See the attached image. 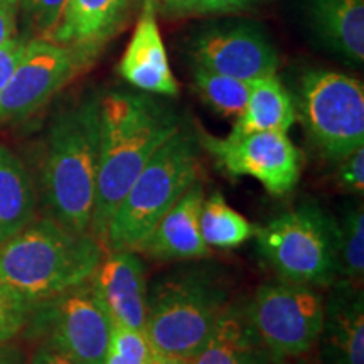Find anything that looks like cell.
Returning <instances> with one entry per match:
<instances>
[{
  "label": "cell",
  "instance_id": "cell-8",
  "mask_svg": "<svg viewBox=\"0 0 364 364\" xmlns=\"http://www.w3.org/2000/svg\"><path fill=\"white\" fill-rule=\"evenodd\" d=\"M300 108L309 135L331 161L364 147V88L353 76L314 70L300 81Z\"/></svg>",
  "mask_w": 364,
  "mask_h": 364
},
{
  "label": "cell",
  "instance_id": "cell-9",
  "mask_svg": "<svg viewBox=\"0 0 364 364\" xmlns=\"http://www.w3.org/2000/svg\"><path fill=\"white\" fill-rule=\"evenodd\" d=\"M112 326L88 280L34 306L26 327L80 364H103Z\"/></svg>",
  "mask_w": 364,
  "mask_h": 364
},
{
  "label": "cell",
  "instance_id": "cell-24",
  "mask_svg": "<svg viewBox=\"0 0 364 364\" xmlns=\"http://www.w3.org/2000/svg\"><path fill=\"white\" fill-rule=\"evenodd\" d=\"M338 275L361 285L364 277V211L363 204L346 206L338 221Z\"/></svg>",
  "mask_w": 364,
  "mask_h": 364
},
{
  "label": "cell",
  "instance_id": "cell-19",
  "mask_svg": "<svg viewBox=\"0 0 364 364\" xmlns=\"http://www.w3.org/2000/svg\"><path fill=\"white\" fill-rule=\"evenodd\" d=\"M312 33L329 51L361 66L364 61V0H306Z\"/></svg>",
  "mask_w": 364,
  "mask_h": 364
},
{
  "label": "cell",
  "instance_id": "cell-6",
  "mask_svg": "<svg viewBox=\"0 0 364 364\" xmlns=\"http://www.w3.org/2000/svg\"><path fill=\"white\" fill-rule=\"evenodd\" d=\"M258 252L280 279L331 287L338 275V220L316 203L300 204L255 231Z\"/></svg>",
  "mask_w": 364,
  "mask_h": 364
},
{
  "label": "cell",
  "instance_id": "cell-18",
  "mask_svg": "<svg viewBox=\"0 0 364 364\" xmlns=\"http://www.w3.org/2000/svg\"><path fill=\"white\" fill-rule=\"evenodd\" d=\"M191 364H275L255 332L245 302H228Z\"/></svg>",
  "mask_w": 364,
  "mask_h": 364
},
{
  "label": "cell",
  "instance_id": "cell-37",
  "mask_svg": "<svg viewBox=\"0 0 364 364\" xmlns=\"http://www.w3.org/2000/svg\"><path fill=\"white\" fill-rule=\"evenodd\" d=\"M292 364H309L307 361H304V359H300V358H297V361L295 363H292Z\"/></svg>",
  "mask_w": 364,
  "mask_h": 364
},
{
  "label": "cell",
  "instance_id": "cell-34",
  "mask_svg": "<svg viewBox=\"0 0 364 364\" xmlns=\"http://www.w3.org/2000/svg\"><path fill=\"white\" fill-rule=\"evenodd\" d=\"M149 364H191V359L172 356V354H162L152 349V356H150Z\"/></svg>",
  "mask_w": 364,
  "mask_h": 364
},
{
  "label": "cell",
  "instance_id": "cell-23",
  "mask_svg": "<svg viewBox=\"0 0 364 364\" xmlns=\"http://www.w3.org/2000/svg\"><path fill=\"white\" fill-rule=\"evenodd\" d=\"M193 81L199 97L223 117L238 118L247 107L252 83L196 66Z\"/></svg>",
  "mask_w": 364,
  "mask_h": 364
},
{
  "label": "cell",
  "instance_id": "cell-29",
  "mask_svg": "<svg viewBox=\"0 0 364 364\" xmlns=\"http://www.w3.org/2000/svg\"><path fill=\"white\" fill-rule=\"evenodd\" d=\"M27 44V39L24 38H12L9 39L6 44L0 46V91L7 85L9 78H11L14 68L17 66L19 59L24 53Z\"/></svg>",
  "mask_w": 364,
  "mask_h": 364
},
{
  "label": "cell",
  "instance_id": "cell-20",
  "mask_svg": "<svg viewBox=\"0 0 364 364\" xmlns=\"http://www.w3.org/2000/svg\"><path fill=\"white\" fill-rule=\"evenodd\" d=\"M297 120L294 100L277 75L252 83L247 107L236 118L228 136H241L255 132H282L287 134Z\"/></svg>",
  "mask_w": 364,
  "mask_h": 364
},
{
  "label": "cell",
  "instance_id": "cell-26",
  "mask_svg": "<svg viewBox=\"0 0 364 364\" xmlns=\"http://www.w3.org/2000/svg\"><path fill=\"white\" fill-rule=\"evenodd\" d=\"M68 0H19L24 24L38 38L49 39L61 21Z\"/></svg>",
  "mask_w": 364,
  "mask_h": 364
},
{
  "label": "cell",
  "instance_id": "cell-33",
  "mask_svg": "<svg viewBox=\"0 0 364 364\" xmlns=\"http://www.w3.org/2000/svg\"><path fill=\"white\" fill-rule=\"evenodd\" d=\"M156 12L167 14V16H188L194 14L193 0H150Z\"/></svg>",
  "mask_w": 364,
  "mask_h": 364
},
{
  "label": "cell",
  "instance_id": "cell-2",
  "mask_svg": "<svg viewBox=\"0 0 364 364\" xmlns=\"http://www.w3.org/2000/svg\"><path fill=\"white\" fill-rule=\"evenodd\" d=\"M103 255L91 233L43 218L0 245V280L34 307L88 282Z\"/></svg>",
  "mask_w": 364,
  "mask_h": 364
},
{
  "label": "cell",
  "instance_id": "cell-25",
  "mask_svg": "<svg viewBox=\"0 0 364 364\" xmlns=\"http://www.w3.org/2000/svg\"><path fill=\"white\" fill-rule=\"evenodd\" d=\"M152 346L144 331L113 322L103 364H149Z\"/></svg>",
  "mask_w": 364,
  "mask_h": 364
},
{
  "label": "cell",
  "instance_id": "cell-5",
  "mask_svg": "<svg viewBox=\"0 0 364 364\" xmlns=\"http://www.w3.org/2000/svg\"><path fill=\"white\" fill-rule=\"evenodd\" d=\"M198 172L196 136L181 127L132 182L108 223L103 247L108 250L134 248L199 179Z\"/></svg>",
  "mask_w": 364,
  "mask_h": 364
},
{
  "label": "cell",
  "instance_id": "cell-27",
  "mask_svg": "<svg viewBox=\"0 0 364 364\" xmlns=\"http://www.w3.org/2000/svg\"><path fill=\"white\" fill-rule=\"evenodd\" d=\"M33 306L0 280V344H7L26 329Z\"/></svg>",
  "mask_w": 364,
  "mask_h": 364
},
{
  "label": "cell",
  "instance_id": "cell-21",
  "mask_svg": "<svg viewBox=\"0 0 364 364\" xmlns=\"http://www.w3.org/2000/svg\"><path fill=\"white\" fill-rule=\"evenodd\" d=\"M36 208L29 171L11 149L0 144V245L36 220Z\"/></svg>",
  "mask_w": 364,
  "mask_h": 364
},
{
  "label": "cell",
  "instance_id": "cell-3",
  "mask_svg": "<svg viewBox=\"0 0 364 364\" xmlns=\"http://www.w3.org/2000/svg\"><path fill=\"white\" fill-rule=\"evenodd\" d=\"M100 161V98L63 108L48 134L43 194L49 218L78 233H90Z\"/></svg>",
  "mask_w": 364,
  "mask_h": 364
},
{
  "label": "cell",
  "instance_id": "cell-11",
  "mask_svg": "<svg viewBox=\"0 0 364 364\" xmlns=\"http://www.w3.org/2000/svg\"><path fill=\"white\" fill-rule=\"evenodd\" d=\"M203 147L228 176H248L272 196L290 193L300 179V152L282 132H255L241 136H201Z\"/></svg>",
  "mask_w": 364,
  "mask_h": 364
},
{
  "label": "cell",
  "instance_id": "cell-1",
  "mask_svg": "<svg viewBox=\"0 0 364 364\" xmlns=\"http://www.w3.org/2000/svg\"><path fill=\"white\" fill-rule=\"evenodd\" d=\"M179 129L176 113L149 95L112 91L100 98V161L90 225L100 243L132 182Z\"/></svg>",
  "mask_w": 364,
  "mask_h": 364
},
{
  "label": "cell",
  "instance_id": "cell-31",
  "mask_svg": "<svg viewBox=\"0 0 364 364\" xmlns=\"http://www.w3.org/2000/svg\"><path fill=\"white\" fill-rule=\"evenodd\" d=\"M17 33V11L0 0V46L9 39L16 38Z\"/></svg>",
  "mask_w": 364,
  "mask_h": 364
},
{
  "label": "cell",
  "instance_id": "cell-35",
  "mask_svg": "<svg viewBox=\"0 0 364 364\" xmlns=\"http://www.w3.org/2000/svg\"><path fill=\"white\" fill-rule=\"evenodd\" d=\"M0 364H24V361L17 349L0 344Z\"/></svg>",
  "mask_w": 364,
  "mask_h": 364
},
{
  "label": "cell",
  "instance_id": "cell-15",
  "mask_svg": "<svg viewBox=\"0 0 364 364\" xmlns=\"http://www.w3.org/2000/svg\"><path fill=\"white\" fill-rule=\"evenodd\" d=\"M324 300V322L317 343L324 364H364L363 287L338 279Z\"/></svg>",
  "mask_w": 364,
  "mask_h": 364
},
{
  "label": "cell",
  "instance_id": "cell-17",
  "mask_svg": "<svg viewBox=\"0 0 364 364\" xmlns=\"http://www.w3.org/2000/svg\"><path fill=\"white\" fill-rule=\"evenodd\" d=\"M132 0H68L51 41L73 48L86 63L110 41L129 12Z\"/></svg>",
  "mask_w": 364,
  "mask_h": 364
},
{
  "label": "cell",
  "instance_id": "cell-12",
  "mask_svg": "<svg viewBox=\"0 0 364 364\" xmlns=\"http://www.w3.org/2000/svg\"><path fill=\"white\" fill-rule=\"evenodd\" d=\"M196 66L253 81L277 75L279 54L262 31L250 26L213 29L199 34L191 46Z\"/></svg>",
  "mask_w": 364,
  "mask_h": 364
},
{
  "label": "cell",
  "instance_id": "cell-14",
  "mask_svg": "<svg viewBox=\"0 0 364 364\" xmlns=\"http://www.w3.org/2000/svg\"><path fill=\"white\" fill-rule=\"evenodd\" d=\"M203 201L204 186L198 179L132 250L162 262L206 258L209 248L199 226Z\"/></svg>",
  "mask_w": 364,
  "mask_h": 364
},
{
  "label": "cell",
  "instance_id": "cell-13",
  "mask_svg": "<svg viewBox=\"0 0 364 364\" xmlns=\"http://www.w3.org/2000/svg\"><path fill=\"white\" fill-rule=\"evenodd\" d=\"M90 285L115 324L144 331L149 285L142 255L134 250H108Z\"/></svg>",
  "mask_w": 364,
  "mask_h": 364
},
{
  "label": "cell",
  "instance_id": "cell-22",
  "mask_svg": "<svg viewBox=\"0 0 364 364\" xmlns=\"http://www.w3.org/2000/svg\"><path fill=\"white\" fill-rule=\"evenodd\" d=\"M199 226L208 248L218 250L238 248L255 236L257 231V228L235 211L220 193L204 198Z\"/></svg>",
  "mask_w": 364,
  "mask_h": 364
},
{
  "label": "cell",
  "instance_id": "cell-32",
  "mask_svg": "<svg viewBox=\"0 0 364 364\" xmlns=\"http://www.w3.org/2000/svg\"><path fill=\"white\" fill-rule=\"evenodd\" d=\"M29 364H80V363L75 361V359L70 356H66V354H63L61 351H58V349L51 348V346L43 344L38 351L34 353V356L29 361Z\"/></svg>",
  "mask_w": 364,
  "mask_h": 364
},
{
  "label": "cell",
  "instance_id": "cell-28",
  "mask_svg": "<svg viewBox=\"0 0 364 364\" xmlns=\"http://www.w3.org/2000/svg\"><path fill=\"white\" fill-rule=\"evenodd\" d=\"M339 186L349 193L363 196L364 191V147L354 150L353 154L339 161L338 169Z\"/></svg>",
  "mask_w": 364,
  "mask_h": 364
},
{
  "label": "cell",
  "instance_id": "cell-30",
  "mask_svg": "<svg viewBox=\"0 0 364 364\" xmlns=\"http://www.w3.org/2000/svg\"><path fill=\"white\" fill-rule=\"evenodd\" d=\"M260 0H193L194 14L236 12L253 7Z\"/></svg>",
  "mask_w": 364,
  "mask_h": 364
},
{
  "label": "cell",
  "instance_id": "cell-4",
  "mask_svg": "<svg viewBox=\"0 0 364 364\" xmlns=\"http://www.w3.org/2000/svg\"><path fill=\"white\" fill-rule=\"evenodd\" d=\"M228 287L211 267L177 268L149 287L144 332L154 351L193 359L228 306Z\"/></svg>",
  "mask_w": 364,
  "mask_h": 364
},
{
  "label": "cell",
  "instance_id": "cell-10",
  "mask_svg": "<svg viewBox=\"0 0 364 364\" xmlns=\"http://www.w3.org/2000/svg\"><path fill=\"white\" fill-rule=\"evenodd\" d=\"M88 63L68 46L51 39H27L26 49L0 91V122L31 117Z\"/></svg>",
  "mask_w": 364,
  "mask_h": 364
},
{
  "label": "cell",
  "instance_id": "cell-7",
  "mask_svg": "<svg viewBox=\"0 0 364 364\" xmlns=\"http://www.w3.org/2000/svg\"><path fill=\"white\" fill-rule=\"evenodd\" d=\"M247 314L275 364L302 358L317 344L324 322V299L314 287L273 279L262 284Z\"/></svg>",
  "mask_w": 364,
  "mask_h": 364
},
{
  "label": "cell",
  "instance_id": "cell-36",
  "mask_svg": "<svg viewBox=\"0 0 364 364\" xmlns=\"http://www.w3.org/2000/svg\"><path fill=\"white\" fill-rule=\"evenodd\" d=\"M2 2H6L7 6H11V7H14L17 11V9H19V0H2Z\"/></svg>",
  "mask_w": 364,
  "mask_h": 364
},
{
  "label": "cell",
  "instance_id": "cell-16",
  "mask_svg": "<svg viewBox=\"0 0 364 364\" xmlns=\"http://www.w3.org/2000/svg\"><path fill=\"white\" fill-rule=\"evenodd\" d=\"M156 14L152 2L144 0L142 14L118 63V73L127 83L144 93L177 97L179 83L171 70Z\"/></svg>",
  "mask_w": 364,
  "mask_h": 364
}]
</instances>
